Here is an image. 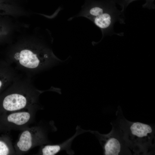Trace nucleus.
<instances>
[{"mask_svg":"<svg viewBox=\"0 0 155 155\" xmlns=\"http://www.w3.org/2000/svg\"><path fill=\"white\" fill-rule=\"evenodd\" d=\"M16 59L21 65L27 68L31 69L48 64L52 61L51 60L59 59L48 53L40 56L28 49L21 51L17 56Z\"/></svg>","mask_w":155,"mask_h":155,"instance_id":"nucleus-2","label":"nucleus"},{"mask_svg":"<svg viewBox=\"0 0 155 155\" xmlns=\"http://www.w3.org/2000/svg\"><path fill=\"white\" fill-rule=\"evenodd\" d=\"M129 130L132 135L141 139L146 138L153 131L150 125L139 122L131 124L129 127Z\"/></svg>","mask_w":155,"mask_h":155,"instance_id":"nucleus-4","label":"nucleus"},{"mask_svg":"<svg viewBox=\"0 0 155 155\" xmlns=\"http://www.w3.org/2000/svg\"><path fill=\"white\" fill-rule=\"evenodd\" d=\"M32 138L31 134L29 131H24L17 143V146L19 149L22 152L28 151L32 146Z\"/></svg>","mask_w":155,"mask_h":155,"instance_id":"nucleus-6","label":"nucleus"},{"mask_svg":"<svg viewBox=\"0 0 155 155\" xmlns=\"http://www.w3.org/2000/svg\"><path fill=\"white\" fill-rule=\"evenodd\" d=\"M136 0H121L119 4L122 7V11L123 12L131 2ZM146 3L142 5L143 7L150 9H154L155 6L154 4V0H146Z\"/></svg>","mask_w":155,"mask_h":155,"instance_id":"nucleus-8","label":"nucleus"},{"mask_svg":"<svg viewBox=\"0 0 155 155\" xmlns=\"http://www.w3.org/2000/svg\"><path fill=\"white\" fill-rule=\"evenodd\" d=\"M30 115L26 112L11 113L7 117V121L17 125H21L26 123L30 120Z\"/></svg>","mask_w":155,"mask_h":155,"instance_id":"nucleus-7","label":"nucleus"},{"mask_svg":"<svg viewBox=\"0 0 155 155\" xmlns=\"http://www.w3.org/2000/svg\"><path fill=\"white\" fill-rule=\"evenodd\" d=\"M121 144L116 138L111 137L106 142L104 145V154L106 155H118L121 152Z\"/></svg>","mask_w":155,"mask_h":155,"instance_id":"nucleus-5","label":"nucleus"},{"mask_svg":"<svg viewBox=\"0 0 155 155\" xmlns=\"http://www.w3.org/2000/svg\"><path fill=\"white\" fill-rule=\"evenodd\" d=\"M2 85V82L0 80V89Z\"/></svg>","mask_w":155,"mask_h":155,"instance_id":"nucleus-11","label":"nucleus"},{"mask_svg":"<svg viewBox=\"0 0 155 155\" xmlns=\"http://www.w3.org/2000/svg\"><path fill=\"white\" fill-rule=\"evenodd\" d=\"M26 97L22 94L14 93L7 96L4 99L3 105L5 110L13 111L24 108L27 104Z\"/></svg>","mask_w":155,"mask_h":155,"instance_id":"nucleus-3","label":"nucleus"},{"mask_svg":"<svg viewBox=\"0 0 155 155\" xmlns=\"http://www.w3.org/2000/svg\"><path fill=\"white\" fill-rule=\"evenodd\" d=\"M9 152L7 145L3 142L0 141V155H7Z\"/></svg>","mask_w":155,"mask_h":155,"instance_id":"nucleus-10","label":"nucleus"},{"mask_svg":"<svg viewBox=\"0 0 155 155\" xmlns=\"http://www.w3.org/2000/svg\"><path fill=\"white\" fill-rule=\"evenodd\" d=\"M61 149V146L59 145H47L42 150L43 155H54L59 152Z\"/></svg>","mask_w":155,"mask_h":155,"instance_id":"nucleus-9","label":"nucleus"},{"mask_svg":"<svg viewBox=\"0 0 155 155\" xmlns=\"http://www.w3.org/2000/svg\"><path fill=\"white\" fill-rule=\"evenodd\" d=\"M123 13L117 9L114 0H86L76 17H84L92 21L101 30L102 38L107 35H123V33L117 34L113 30L116 22L124 23Z\"/></svg>","mask_w":155,"mask_h":155,"instance_id":"nucleus-1","label":"nucleus"}]
</instances>
